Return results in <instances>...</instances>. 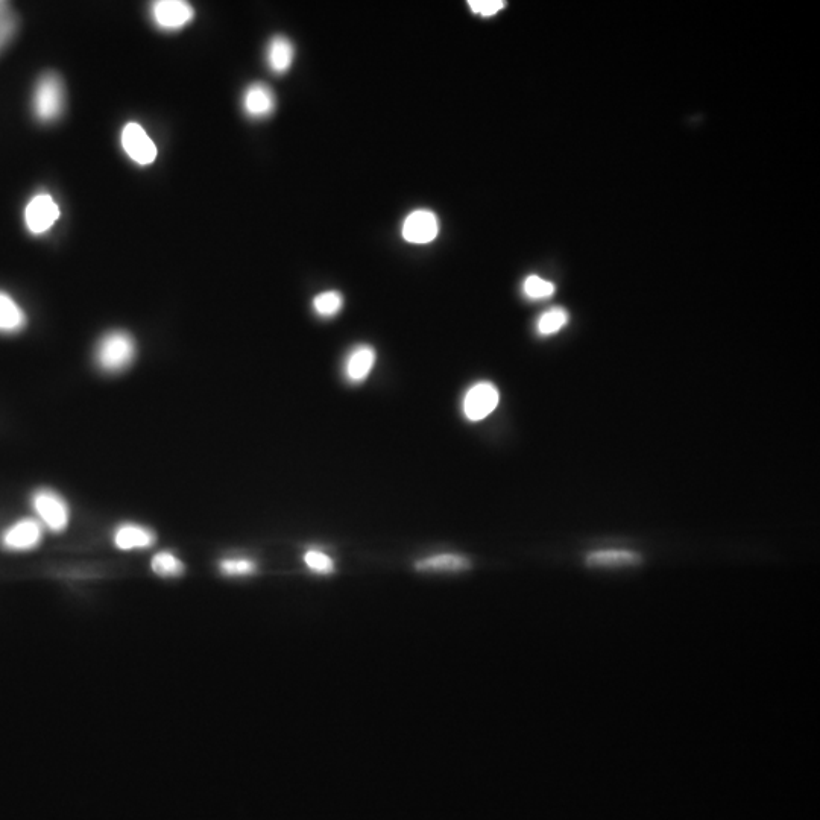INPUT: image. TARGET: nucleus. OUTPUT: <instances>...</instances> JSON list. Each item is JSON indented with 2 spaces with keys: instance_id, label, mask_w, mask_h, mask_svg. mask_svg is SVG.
I'll return each mask as SVG.
<instances>
[{
  "instance_id": "6e6552de",
  "label": "nucleus",
  "mask_w": 820,
  "mask_h": 820,
  "mask_svg": "<svg viewBox=\"0 0 820 820\" xmlns=\"http://www.w3.org/2000/svg\"><path fill=\"white\" fill-rule=\"evenodd\" d=\"M439 234V219L430 210H415L407 215L401 227V236L406 242L415 245H426L433 242Z\"/></svg>"
},
{
  "instance_id": "39448f33",
  "label": "nucleus",
  "mask_w": 820,
  "mask_h": 820,
  "mask_svg": "<svg viewBox=\"0 0 820 820\" xmlns=\"http://www.w3.org/2000/svg\"><path fill=\"white\" fill-rule=\"evenodd\" d=\"M60 218V207L49 193L40 192L28 202L25 209V224L34 236L48 233Z\"/></svg>"
},
{
  "instance_id": "4468645a",
  "label": "nucleus",
  "mask_w": 820,
  "mask_h": 820,
  "mask_svg": "<svg viewBox=\"0 0 820 820\" xmlns=\"http://www.w3.org/2000/svg\"><path fill=\"white\" fill-rule=\"evenodd\" d=\"M295 48L292 41L284 35H275L269 41L268 51H266V61H268L269 69L277 75H283L287 70L291 69L294 63Z\"/></svg>"
},
{
  "instance_id": "393cba45",
  "label": "nucleus",
  "mask_w": 820,
  "mask_h": 820,
  "mask_svg": "<svg viewBox=\"0 0 820 820\" xmlns=\"http://www.w3.org/2000/svg\"><path fill=\"white\" fill-rule=\"evenodd\" d=\"M5 2H0V8L4 7Z\"/></svg>"
},
{
  "instance_id": "f3484780",
  "label": "nucleus",
  "mask_w": 820,
  "mask_h": 820,
  "mask_svg": "<svg viewBox=\"0 0 820 820\" xmlns=\"http://www.w3.org/2000/svg\"><path fill=\"white\" fill-rule=\"evenodd\" d=\"M570 315L562 307H553L540 316L537 322V332L541 336H552L567 325Z\"/></svg>"
},
{
  "instance_id": "412c9836",
  "label": "nucleus",
  "mask_w": 820,
  "mask_h": 820,
  "mask_svg": "<svg viewBox=\"0 0 820 820\" xmlns=\"http://www.w3.org/2000/svg\"><path fill=\"white\" fill-rule=\"evenodd\" d=\"M17 28H19V20L8 4H5L0 8V52L4 51L10 45V41L16 37Z\"/></svg>"
},
{
  "instance_id": "4be33fe9",
  "label": "nucleus",
  "mask_w": 820,
  "mask_h": 820,
  "mask_svg": "<svg viewBox=\"0 0 820 820\" xmlns=\"http://www.w3.org/2000/svg\"><path fill=\"white\" fill-rule=\"evenodd\" d=\"M219 570L225 576H250V574L256 573L257 565L251 559H224V561L219 562Z\"/></svg>"
},
{
  "instance_id": "f8f14e48",
  "label": "nucleus",
  "mask_w": 820,
  "mask_h": 820,
  "mask_svg": "<svg viewBox=\"0 0 820 820\" xmlns=\"http://www.w3.org/2000/svg\"><path fill=\"white\" fill-rule=\"evenodd\" d=\"M154 543L155 533L140 524L125 523L114 532V544L120 550L149 549Z\"/></svg>"
},
{
  "instance_id": "a211bd4d",
  "label": "nucleus",
  "mask_w": 820,
  "mask_h": 820,
  "mask_svg": "<svg viewBox=\"0 0 820 820\" xmlns=\"http://www.w3.org/2000/svg\"><path fill=\"white\" fill-rule=\"evenodd\" d=\"M152 571L161 578H178L184 573V564L171 552H160L152 558Z\"/></svg>"
},
{
  "instance_id": "f257e3e1",
  "label": "nucleus",
  "mask_w": 820,
  "mask_h": 820,
  "mask_svg": "<svg viewBox=\"0 0 820 820\" xmlns=\"http://www.w3.org/2000/svg\"><path fill=\"white\" fill-rule=\"evenodd\" d=\"M136 341L130 333L114 330L102 336L95 351L96 363L105 373H122L136 359Z\"/></svg>"
},
{
  "instance_id": "7ed1b4c3",
  "label": "nucleus",
  "mask_w": 820,
  "mask_h": 820,
  "mask_svg": "<svg viewBox=\"0 0 820 820\" xmlns=\"http://www.w3.org/2000/svg\"><path fill=\"white\" fill-rule=\"evenodd\" d=\"M31 502L38 521L52 532H63L69 526V506L58 492L48 488L38 489L32 494Z\"/></svg>"
},
{
  "instance_id": "5701e85b",
  "label": "nucleus",
  "mask_w": 820,
  "mask_h": 820,
  "mask_svg": "<svg viewBox=\"0 0 820 820\" xmlns=\"http://www.w3.org/2000/svg\"><path fill=\"white\" fill-rule=\"evenodd\" d=\"M304 562H306L307 567H309L313 573H335V562H333V559L325 555V553L319 552V550H309V552H306Z\"/></svg>"
},
{
  "instance_id": "9d476101",
  "label": "nucleus",
  "mask_w": 820,
  "mask_h": 820,
  "mask_svg": "<svg viewBox=\"0 0 820 820\" xmlns=\"http://www.w3.org/2000/svg\"><path fill=\"white\" fill-rule=\"evenodd\" d=\"M243 110L254 119L271 116L275 111V95L266 84L256 82L243 93Z\"/></svg>"
},
{
  "instance_id": "ddd939ff",
  "label": "nucleus",
  "mask_w": 820,
  "mask_h": 820,
  "mask_svg": "<svg viewBox=\"0 0 820 820\" xmlns=\"http://www.w3.org/2000/svg\"><path fill=\"white\" fill-rule=\"evenodd\" d=\"M376 350L369 345H359L351 351L345 363V374L351 383H362L368 379L369 374L376 365Z\"/></svg>"
},
{
  "instance_id": "f03ea898",
  "label": "nucleus",
  "mask_w": 820,
  "mask_h": 820,
  "mask_svg": "<svg viewBox=\"0 0 820 820\" xmlns=\"http://www.w3.org/2000/svg\"><path fill=\"white\" fill-rule=\"evenodd\" d=\"M66 105L64 84L57 73L49 72L38 79L32 98V111L41 123H52L60 119Z\"/></svg>"
},
{
  "instance_id": "2eb2a0df",
  "label": "nucleus",
  "mask_w": 820,
  "mask_h": 820,
  "mask_svg": "<svg viewBox=\"0 0 820 820\" xmlns=\"http://www.w3.org/2000/svg\"><path fill=\"white\" fill-rule=\"evenodd\" d=\"M26 313L7 292L0 291V333L14 335L26 327Z\"/></svg>"
},
{
  "instance_id": "dca6fc26",
  "label": "nucleus",
  "mask_w": 820,
  "mask_h": 820,
  "mask_svg": "<svg viewBox=\"0 0 820 820\" xmlns=\"http://www.w3.org/2000/svg\"><path fill=\"white\" fill-rule=\"evenodd\" d=\"M471 568L470 559L462 555H455V553H442V555L429 556V558L421 559L415 562V570L417 571H450V573H458V571H465Z\"/></svg>"
},
{
  "instance_id": "20e7f679",
  "label": "nucleus",
  "mask_w": 820,
  "mask_h": 820,
  "mask_svg": "<svg viewBox=\"0 0 820 820\" xmlns=\"http://www.w3.org/2000/svg\"><path fill=\"white\" fill-rule=\"evenodd\" d=\"M500 403V392L491 382H479L468 389L462 403L465 418L471 423L485 420L497 409Z\"/></svg>"
},
{
  "instance_id": "423d86ee",
  "label": "nucleus",
  "mask_w": 820,
  "mask_h": 820,
  "mask_svg": "<svg viewBox=\"0 0 820 820\" xmlns=\"http://www.w3.org/2000/svg\"><path fill=\"white\" fill-rule=\"evenodd\" d=\"M151 17L157 28L178 31L192 22L195 10L183 0H158L151 5Z\"/></svg>"
},
{
  "instance_id": "1a4fd4ad",
  "label": "nucleus",
  "mask_w": 820,
  "mask_h": 820,
  "mask_svg": "<svg viewBox=\"0 0 820 820\" xmlns=\"http://www.w3.org/2000/svg\"><path fill=\"white\" fill-rule=\"evenodd\" d=\"M43 538V526L34 518H23L5 530L2 544L11 552L35 549Z\"/></svg>"
},
{
  "instance_id": "b1692460",
  "label": "nucleus",
  "mask_w": 820,
  "mask_h": 820,
  "mask_svg": "<svg viewBox=\"0 0 820 820\" xmlns=\"http://www.w3.org/2000/svg\"><path fill=\"white\" fill-rule=\"evenodd\" d=\"M468 7L474 14L491 17L502 11L506 7V2H503V0H470Z\"/></svg>"
},
{
  "instance_id": "0eeeda50",
  "label": "nucleus",
  "mask_w": 820,
  "mask_h": 820,
  "mask_svg": "<svg viewBox=\"0 0 820 820\" xmlns=\"http://www.w3.org/2000/svg\"><path fill=\"white\" fill-rule=\"evenodd\" d=\"M120 143L125 154L140 166H148L157 158V146L139 123L130 122L123 127Z\"/></svg>"
},
{
  "instance_id": "6ab92c4d",
  "label": "nucleus",
  "mask_w": 820,
  "mask_h": 820,
  "mask_svg": "<svg viewBox=\"0 0 820 820\" xmlns=\"http://www.w3.org/2000/svg\"><path fill=\"white\" fill-rule=\"evenodd\" d=\"M344 307V297L341 292L327 291L313 298V310L321 318H333Z\"/></svg>"
},
{
  "instance_id": "aec40b11",
  "label": "nucleus",
  "mask_w": 820,
  "mask_h": 820,
  "mask_svg": "<svg viewBox=\"0 0 820 820\" xmlns=\"http://www.w3.org/2000/svg\"><path fill=\"white\" fill-rule=\"evenodd\" d=\"M556 287L552 281L544 280L538 275H529L523 283V294L529 300H546L555 294Z\"/></svg>"
},
{
  "instance_id": "9b49d317",
  "label": "nucleus",
  "mask_w": 820,
  "mask_h": 820,
  "mask_svg": "<svg viewBox=\"0 0 820 820\" xmlns=\"http://www.w3.org/2000/svg\"><path fill=\"white\" fill-rule=\"evenodd\" d=\"M585 564L590 568L637 567L643 564V556L628 549L594 550L588 553Z\"/></svg>"
}]
</instances>
